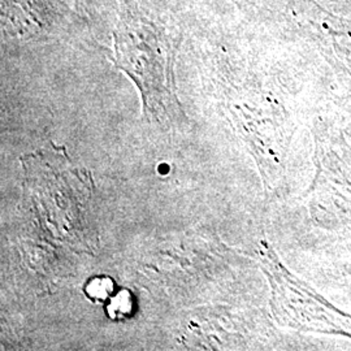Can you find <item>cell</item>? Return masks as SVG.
I'll list each match as a JSON object with an SVG mask.
<instances>
[{"mask_svg": "<svg viewBox=\"0 0 351 351\" xmlns=\"http://www.w3.org/2000/svg\"><path fill=\"white\" fill-rule=\"evenodd\" d=\"M190 0H113L112 62L138 88L149 124L188 123L177 95L176 63L186 36Z\"/></svg>", "mask_w": 351, "mask_h": 351, "instance_id": "6da1fadb", "label": "cell"}, {"mask_svg": "<svg viewBox=\"0 0 351 351\" xmlns=\"http://www.w3.org/2000/svg\"><path fill=\"white\" fill-rule=\"evenodd\" d=\"M3 50H20L68 42L93 29L64 0H1Z\"/></svg>", "mask_w": 351, "mask_h": 351, "instance_id": "7a4b0ae2", "label": "cell"}, {"mask_svg": "<svg viewBox=\"0 0 351 351\" xmlns=\"http://www.w3.org/2000/svg\"><path fill=\"white\" fill-rule=\"evenodd\" d=\"M112 5L113 0H75V11L88 23L93 32L106 17H112Z\"/></svg>", "mask_w": 351, "mask_h": 351, "instance_id": "3957f363", "label": "cell"}, {"mask_svg": "<svg viewBox=\"0 0 351 351\" xmlns=\"http://www.w3.org/2000/svg\"><path fill=\"white\" fill-rule=\"evenodd\" d=\"M136 311V300L132 291L123 289L117 294H113L106 303L107 316L113 322H124L132 317Z\"/></svg>", "mask_w": 351, "mask_h": 351, "instance_id": "277c9868", "label": "cell"}, {"mask_svg": "<svg viewBox=\"0 0 351 351\" xmlns=\"http://www.w3.org/2000/svg\"><path fill=\"white\" fill-rule=\"evenodd\" d=\"M116 284L110 276L91 277L85 285V294L94 303H107L114 294Z\"/></svg>", "mask_w": 351, "mask_h": 351, "instance_id": "5b68a950", "label": "cell"}]
</instances>
